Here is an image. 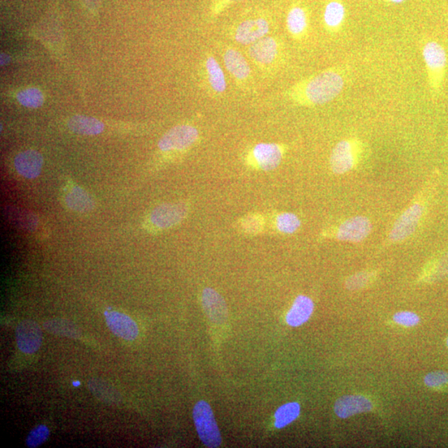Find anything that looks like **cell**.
I'll list each match as a JSON object with an SVG mask.
<instances>
[{
  "label": "cell",
  "instance_id": "cell-7",
  "mask_svg": "<svg viewBox=\"0 0 448 448\" xmlns=\"http://www.w3.org/2000/svg\"><path fill=\"white\" fill-rule=\"evenodd\" d=\"M16 339L21 351L27 355L34 354L42 346V333L40 326L33 321H21L16 328Z\"/></svg>",
  "mask_w": 448,
  "mask_h": 448
},
{
  "label": "cell",
  "instance_id": "cell-21",
  "mask_svg": "<svg viewBox=\"0 0 448 448\" xmlns=\"http://www.w3.org/2000/svg\"><path fill=\"white\" fill-rule=\"evenodd\" d=\"M89 390L101 401L106 403H118L120 400L118 391L105 381L92 378L88 383Z\"/></svg>",
  "mask_w": 448,
  "mask_h": 448
},
{
  "label": "cell",
  "instance_id": "cell-24",
  "mask_svg": "<svg viewBox=\"0 0 448 448\" xmlns=\"http://www.w3.org/2000/svg\"><path fill=\"white\" fill-rule=\"evenodd\" d=\"M287 28L292 35L300 36L307 28V13L301 7L292 8L287 15Z\"/></svg>",
  "mask_w": 448,
  "mask_h": 448
},
{
  "label": "cell",
  "instance_id": "cell-23",
  "mask_svg": "<svg viewBox=\"0 0 448 448\" xmlns=\"http://www.w3.org/2000/svg\"><path fill=\"white\" fill-rule=\"evenodd\" d=\"M44 327L47 333L64 336V337L77 339L79 338L81 335L79 329L72 322L64 320V319H54V320L47 321L45 323Z\"/></svg>",
  "mask_w": 448,
  "mask_h": 448
},
{
  "label": "cell",
  "instance_id": "cell-29",
  "mask_svg": "<svg viewBox=\"0 0 448 448\" xmlns=\"http://www.w3.org/2000/svg\"><path fill=\"white\" fill-rule=\"evenodd\" d=\"M50 435V431L45 425H38L34 428L26 439V445L30 448L40 447L45 443Z\"/></svg>",
  "mask_w": 448,
  "mask_h": 448
},
{
  "label": "cell",
  "instance_id": "cell-31",
  "mask_svg": "<svg viewBox=\"0 0 448 448\" xmlns=\"http://www.w3.org/2000/svg\"><path fill=\"white\" fill-rule=\"evenodd\" d=\"M394 321L400 326L413 327L419 324L420 318L417 314L411 312H401L396 313Z\"/></svg>",
  "mask_w": 448,
  "mask_h": 448
},
{
  "label": "cell",
  "instance_id": "cell-13",
  "mask_svg": "<svg viewBox=\"0 0 448 448\" xmlns=\"http://www.w3.org/2000/svg\"><path fill=\"white\" fill-rule=\"evenodd\" d=\"M44 159L40 152L33 150H25L15 159L17 172L26 179H35L40 176Z\"/></svg>",
  "mask_w": 448,
  "mask_h": 448
},
{
  "label": "cell",
  "instance_id": "cell-2",
  "mask_svg": "<svg viewBox=\"0 0 448 448\" xmlns=\"http://www.w3.org/2000/svg\"><path fill=\"white\" fill-rule=\"evenodd\" d=\"M423 57L431 92L433 96H438L446 76L447 51L439 42L429 41L424 45Z\"/></svg>",
  "mask_w": 448,
  "mask_h": 448
},
{
  "label": "cell",
  "instance_id": "cell-14",
  "mask_svg": "<svg viewBox=\"0 0 448 448\" xmlns=\"http://www.w3.org/2000/svg\"><path fill=\"white\" fill-rule=\"evenodd\" d=\"M269 31V25L265 19L244 21L235 33V40L243 45L253 44L264 38Z\"/></svg>",
  "mask_w": 448,
  "mask_h": 448
},
{
  "label": "cell",
  "instance_id": "cell-11",
  "mask_svg": "<svg viewBox=\"0 0 448 448\" xmlns=\"http://www.w3.org/2000/svg\"><path fill=\"white\" fill-rule=\"evenodd\" d=\"M335 413L340 419L368 413L372 410L373 403L363 395H346L336 400Z\"/></svg>",
  "mask_w": 448,
  "mask_h": 448
},
{
  "label": "cell",
  "instance_id": "cell-26",
  "mask_svg": "<svg viewBox=\"0 0 448 448\" xmlns=\"http://www.w3.org/2000/svg\"><path fill=\"white\" fill-rule=\"evenodd\" d=\"M301 407L297 403H288L280 407L275 413V426L278 429L285 428L299 417Z\"/></svg>",
  "mask_w": 448,
  "mask_h": 448
},
{
  "label": "cell",
  "instance_id": "cell-36",
  "mask_svg": "<svg viewBox=\"0 0 448 448\" xmlns=\"http://www.w3.org/2000/svg\"><path fill=\"white\" fill-rule=\"evenodd\" d=\"M231 2H238V1H242V0H230Z\"/></svg>",
  "mask_w": 448,
  "mask_h": 448
},
{
  "label": "cell",
  "instance_id": "cell-33",
  "mask_svg": "<svg viewBox=\"0 0 448 448\" xmlns=\"http://www.w3.org/2000/svg\"><path fill=\"white\" fill-rule=\"evenodd\" d=\"M244 226L249 232H257L260 228V222L256 217H249L245 221Z\"/></svg>",
  "mask_w": 448,
  "mask_h": 448
},
{
  "label": "cell",
  "instance_id": "cell-34",
  "mask_svg": "<svg viewBox=\"0 0 448 448\" xmlns=\"http://www.w3.org/2000/svg\"><path fill=\"white\" fill-rule=\"evenodd\" d=\"M383 2L392 4H399L405 1V0H383Z\"/></svg>",
  "mask_w": 448,
  "mask_h": 448
},
{
  "label": "cell",
  "instance_id": "cell-4",
  "mask_svg": "<svg viewBox=\"0 0 448 448\" xmlns=\"http://www.w3.org/2000/svg\"><path fill=\"white\" fill-rule=\"evenodd\" d=\"M424 214V207L415 204L404 211L392 227L389 239L391 242L399 243L415 232Z\"/></svg>",
  "mask_w": 448,
  "mask_h": 448
},
{
  "label": "cell",
  "instance_id": "cell-28",
  "mask_svg": "<svg viewBox=\"0 0 448 448\" xmlns=\"http://www.w3.org/2000/svg\"><path fill=\"white\" fill-rule=\"evenodd\" d=\"M277 226L280 232L283 234H293L301 226V221L298 217L294 214L284 213L278 215L277 218Z\"/></svg>",
  "mask_w": 448,
  "mask_h": 448
},
{
  "label": "cell",
  "instance_id": "cell-30",
  "mask_svg": "<svg viewBox=\"0 0 448 448\" xmlns=\"http://www.w3.org/2000/svg\"><path fill=\"white\" fill-rule=\"evenodd\" d=\"M424 383L433 389H441L448 385V374L445 371H436L426 374Z\"/></svg>",
  "mask_w": 448,
  "mask_h": 448
},
{
  "label": "cell",
  "instance_id": "cell-18",
  "mask_svg": "<svg viewBox=\"0 0 448 448\" xmlns=\"http://www.w3.org/2000/svg\"><path fill=\"white\" fill-rule=\"evenodd\" d=\"M67 127L76 134L97 136L104 131V124L92 116L74 115L69 119Z\"/></svg>",
  "mask_w": 448,
  "mask_h": 448
},
{
  "label": "cell",
  "instance_id": "cell-35",
  "mask_svg": "<svg viewBox=\"0 0 448 448\" xmlns=\"http://www.w3.org/2000/svg\"><path fill=\"white\" fill-rule=\"evenodd\" d=\"M73 385H74V386H79V382H74V383H73Z\"/></svg>",
  "mask_w": 448,
  "mask_h": 448
},
{
  "label": "cell",
  "instance_id": "cell-17",
  "mask_svg": "<svg viewBox=\"0 0 448 448\" xmlns=\"http://www.w3.org/2000/svg\"><path fill=\"white\" fill-rule=\"evenodd\" d=\"M278 53V45L273 38H262L250 47L249 54L254 61L269 64L274 61Z\"/></svg>",
  "mask_w": 448,
  "mask_h": 448
},
{
  "label": "cell",
  "instance_id": "cell-9",
  "mask_svg": "<svg viewBox=\"0 0 448 448\" xmlns=\"http://www.w3.org/2000/svg\"><path fill=\"white\" fill-rule=\"evenodd\" d=\"M187 207L184 204H165L157 207L150 214V222L161 230L179 223L186 216Z\"/></svg>",
  "mask_w": 448,
  "mask_h": 448
},
{
  "label": "cell",
  "instance_id": "cell-25",
  "mask_svg": "<svg viewBox=\"0 0 448 448\" xmlns=\"http://www.w3.org/2000/svg\"><path fill=\"white\" fill-rule=\"evenodd\" d=\"M207 73L213 89L217 93H223L226 89L225 76L219 64L213 57H209L206 61Z\"/></svg>",
  "mask_w": 448,
  "mask_h": 448
},
{
  "label": "cell",
  "instance_id": "cell-3",
  "mask_svg": "<svg viewBox=\"0 0 448 448\" xmlns=\"http://www.w3.org/2000/svg\"><path fill=\"white\" fill-rule=\"evenodd\" d=\"M193 419L200 440L206 447H218L222 443L221 431L218 429L212 408L205 401L198 402L193 408Z\"/></svg>",
  "mask_w": 448,
  "mask_h": 448
},
{
  "label": "cell",
  "instance_id": "cell-12",
  "mask_svg": "<svg viewBox=\"0 0 448 448\" xmlns=\"http://www.w3.org/2000/svg\"><path fill=\"white\" fill-rule=\"evenodd\" d=\"M106 321L111 333L126 340H134L139 335L136 322L127 314L118 312L106 313Z\"/></svg>",
  "mask_w": 448,
  "mask_h": 448
},
{
  "label": "cell",
  "instance_id": "cell-8",
  "mask_svg": "<svg viewBox=\"0 0 448 448\" xmlns=\"http://www.w3.org/2000/svg\"><path fill=\"white\" fill-rule=\"evenodd\" d=\"M372 224L364 216H355L340 224L336 239L343 242L360 243L369 235Z\"/></svg>",
  "mask_w": 448,
  "mask_h": 448
},
{
  "label": "cell",
  "instance_id": "cell-22",
  "mask_svg": "<svg viewBox=\"0 0 448 448\" xmlns=\"http://www.w3.org/2000/svg\"><path fill=\"white\" fill-rule=\"evenodd\" d=\"M66 202L73 210L79 212L89 211L94 207V202L88 193L79 187H73L66 196Z\"/></svg>",
  "mask_w": 448,
  "mask_h": 448
},
{
  "label": "cell",
  "instance_id": "cell-16",
  "mask_svg": "<svg viewBox=\"0 0 448 448\" xmlns=\"http://www.w3.org/2000/svg\"><path fill=\"white\" fill-rule=\"evenodd\" d=\"M314 311V303L311 298L305 296H297L290 311L286 317L288 325L297 327L307 322Z\"/></svg>",
  "mask_w": 448,
  "mask_h": 448
},
{
  "label": "cell",
  "instance_id": "cell-27",
  "mask_svg": "<svg viewBox=\"0 0 448 448\" xmlns=\"http://www.w3.org/2000/svg\"><path fill=\"white\" fill-rule=\"evenodd\" d=\"M21 105L29 109H38L44 103V96L37 88H29L22 90L17 96Z\"/></svg>",
  "mask_w": 448,
  "mask_h": 448
},
{
  "label": "cell",
  "instance_id": "cell-5",
  "mask_svg": "<svg viewBox=\"0 0 448 448\" xmlns=\"http://www.w3.org/2000/svg\"><path fill=\"white\" fill-rule=\"evenodd\" d=\"M199 137L195 127L182 125L170 129L159 141V148L162 152L182 150L191 147Z\"/></svg>",
  "mask_w": 448,
  "mask_h": 448
},
{
  "label": "cell",
  "instance_id": "cell-32",
  "mask_svg": "<svg viewBox=\"0 0 448 448\" xmlns=\"http://www.w3.org/2000/svg\"><path fill=\"white\" fill-rule=\"evenodd\" d=\"M369 280V275L365 273H360L353 275L346 281V287L350 290H357L363 287L367 284Z\"/></svg>",
  "mask_w": 448,
  "mask_h": 448
},
{
  "label": "cell",
  "instance_id": "cell-20",
  "mask_svg": "<svg viewBox=\"0 0 448 448\" xmlns=\"http://www.w3.org/2000/svg\"><path fill=\"white\" fill-rule=\"evenodd\" d=\"M223 59L227 70L236 79L243 80L246 79L249 76L250 67L248 63L239 51L232 49H228L224 54Z\"/></svg>",
  "mask_w": 448,
  "mask_h": 448
},
{
  "label": "cell",
  "instance_id": "cell-15",
  "mask_svg": "<svg viewBox=\"0 0 448 448\" xmlns=\"http://www.w3.org/2000/svg\"><path fill=\"white\" fill-rule=\"evenodd\" d=\"M253 157L261 169L269 171L275 169L282 161V153L277 144L261 143L253 149Z\"/></svg>",
  "mask_w": 448,
  "mask_h": 448
},
{
  "label": "cell",
  "instance_id": "cell-37",
  "mask_svg": "<svg viewBox=\"0 0 448 448\" xmlns=\"http://www.w3.org/2000/svg\"><path fill=\"white\" fill-rule=\"evenodd\" d=\"M447 346H448V339H447Z\"/></svg>",
  "mask_w": 448,
  "mask_h": 448
},
{
  "label": "cell",
  "instance_id": "cell-10",
  "mask_svg": "<svg viewBox=\"0 0 448 448\" xmlns=\"http://www.w3.org/2000/svg\"><path fill=\"white\" fill-rule=\"evenodd\" d=\"M202 307L206 316L214 324L222 325L227 319V308L225 301L218 292L212 288H205L202 295Z\"/></svg>",
  "mask_w": 448,
  "mask_h": 448
},
{
  "label": "cell",
  "instance_id": "cell-1",
  "mask_svg": "<svg viewBox=\"0 0 448 448\" xmlns=\"http://www.w3.org/2000/svg\"><path fill=\"white\" fill-rule=\"evenodd\" d=\"M344 87V80L338 71H325L300 84L293 97L303 105H324L337 97Z\"/></svg>",
  "mask_w": 448,
  "mask_h": 448
},
{
  "label": "cell",
  "instance_id": "cell-19",
  "mask_svg": "<svg viewBox=\"0 0 448 448\" xmlns=\"http://www.w3.org/2000/svg\"><path fill=\"white\" fill-rule=\"evenodd\" d=\"M346 19V8L340 0H331L326 4L324 23L330 32H337Z\"/></svg>",
  "mask_w": 448,
  "mask_h": 448
},
{
  "label": "cell",
  "instance_id": "cell-6",
  "mask_svg": "<svg viewBox=\"0 0 448 448\" xmlns=\"http://www.w3.org/2000/svg\"><path fill=\"white\" fill-rule=\"evenodd\" d=\"M357 146L356 142L351 140H343L336 144L330 159L331 170L335 174H346L354 168L358 156Z\"/></svg>",
  "mask_w": 448,
  "mask_h": 448
}]
</instances>
